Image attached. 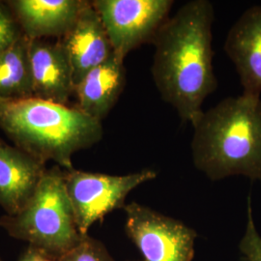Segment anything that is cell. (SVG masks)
I'll use <instances>...</instances> for the list:
<instances>
[{"instance_id": "ba28073f", "label": "cell", "mask_w": 261, "mask_h": 261, "mask_svg": "<svg viewBox=\"0 0 261 261\" xmlns=\"http://www.w3.org/2000/svg\"><path fill=\"white\" fill-rule=\"evenodd\" d=\"M59 41L69 57L75 86L114 55L102 19L91 1H86L74 27Z\"/></svg>"}, {"instance_id": "4fadbf2b", "label": "cell", "mask_w": 261, "mask_h": 261, "mask_svg": "<svg viewBox=\"0 0 261 261\" xmlns=\"http://www.w3.org/2000/svg\"><path fill=\"white\" fill-rule=\"evenodd\" d=\"M126 85L124 60L113 56L76 84L74 94L81 112L102 122L117 103Z\"/></svg>"}, {"instance_id": "e0dca14e", "label": "cell", "mask_w": 261, "mask_h": 261, "mask_svg": "<svg viewBox=\"0 0 261 261\" xmlns=\"http://www.w3.org/2000/svg\"><path fill=\"white\" fill-rule=\"evenodd\" d=\"M22 32L14 19L6 2H0V56L20 36Z\"/></svg>"}, {"instance_id": "2e32d148", "label": "cell", "mask_w": 261, "mask_h": 261, "mask_svg": "<svg viewBox=\"0 0 261 261\" xmlns=\"http://www.w3.org/2000/svg\"><path fill=\"white\" fill-rule=\"evenodd\" d=\"M247 213V227L240 243V250L247 260L261 261V236L257 232L253 222L251 196L248 197Z\"/></svg>"}, {"instance_id": "277c9868", "label": "cell", "mask_w": 261, "mask_h": 261, "mask_svg": "<svg viewBox=\"0 0 261 261\" xmlns=\"http://www.w3.org/2000/svg\"><path fill=\"white\" fill-rule=\"evenodd\" d=\"M0 227L55 260L72 250L84 234L75 224L64 170L58 166L47 169L25 207L18 214L1 217Z\"/></svg>"}, {"instance_id": "7c38bea8", "label": "cell", "mask_w": 261, "mask_h": 261, "mask_svg": "<svg viewBox=\"0 0 261 261\" xmlns=\"http://www.w3.org/2000/svg\"><path fill=\"white\" fill-rule=\"evenodd\" d=\"M224 51L240 77L243 94L261 95V6H252L229 29Z\"/></svg>"}, {"instance_id": "7a4b0ae2", "label": "cell", "mask_w": 261, "mask_h": 261, "mask_svg": "<svg viewBox=\"0 0 261 261\" xmlns=\"http://www.w3.org/2000/svg\"><path fill=\"white\" fill-rule=\"evenodd\" d=\"M194 166L212 181L243 175L261 180V98L227 97L193 125Z\"/></svg>"}, {"instance_id": "9a60e30c", "label": "cell", "mask_w": 261, "mask_h": 261, "mask_svg": "<svg viewBox=\"0 0 261 261\" xmlns=\"http://www.w3.org/2000/svg\"><path fill=\"white\" fill-rule=\"evenodd\" d=\"M56 261H115L103 243L85 234L72 250Z\"/></svg>"}, {"instance_id": "5b68a950", "label": "cell", "mask_w": 261, "mask_h": 261, "mask_svg": "<svg viewBox=\"0 0 261 261\" xmlns=\"http://www.w3.org/2000/svg\"><path fill=\"white\" fill-rule=\"evenodd\" d=\"M156 177L157 172L148 168L126 175L65 169L66 191L79 231L87 234L96 222L124 208L126 197L133 190Z\"/></svg>"}, {"instance_id": "52a82bcc", "label": "cell", "mask_w": 261, "mask_h": 261, "mask_svg": "<svg viewBox=\"0 0 261 261\" xmlns=\"http://www.w3.org/2000/svg\"><path fill=\"white\" fill-rule=\"evenodd\" d=\"M126 233L144 261H192L196 231L182 222L130 202L124 206Z\"/></svg>"}, {"instance_id": "ac0fdd59", "label": "cell", "mask_w": 261, "mask_h": 261, "mask_svg": "<svg viewBox=\"0 0 261 261\" xmlns=\"http://www.w3.org/2000/svg\"><path fill=\"white\" fill-rule=\"evenodd\" d=\"M18 261H56L32 246H28Z\"/></svg>"}, {"instance_id": "5bb4252c", "label": "cell", "mask_w": 261, "mask_h": 261, "mask_svg": "<svg viewBox=\"0 0 261 261\" xmlns=\"http://www.w3.org/2000/svg\"><path fill=\"white\" fill-rule=\"evenodd\" d=\"M29 39L20 37L0 56V101H17L34 97Z\"/></svg>"}, {"instance_id": "3957f363", "label": "cell", "mask_w": 261, "mask_h": 261, "mask_svg": "<svg viewBox=\"0 0 261 261\" xmlns=\"http://www.w3.org/2000/svg\"><path fill=\"white\" fill-rule=\"evenodd\" d=\"M0 129L17 147L47 164L73 169L76 152L103 139L102 122L75 107L39 98L0 101Z\"/></svg>"}, {"instance_id": "9c48e42d", "label": "cell", "mask_w": 261, "mask_h": 261, "mask_svg": "<svg viewBox=\"0 0 261 261\" xmlns=\"http://www.w3.org/2000/svg\"><path fill=\"white\" fill-rule=\"evenodd\" d=\"M34 97L67 105L74 94L73 71L65 48L59 40L55 42L29 39Z\"/></svg>"}, {"instance_id": "30bf717a", "label": "cell", "mask_w": 261, "mask_h": 261, "mask_svg": "<svg viewBox=\"0 0 261 261\" xmlns=\"http://www.w3.org/2000/svg\"><path fill=\"white\" fill-rule=\"evenodd\" d=\"M85 0H10L6 4L30 40H60L72 29Z\"/></svg>"}, {"instance_id": "ffe728a7", "label": "cell", "mask_w": 261, "mask_h": 261, "mask_svg": "<svg viewBox=\"0 0 261 261\" xmlns=\"http://www.w3.org/2000/svg\"><path fill=\"white\" fill-rule=\"evenodd\" d=\"M0 2H1V1H0Z\"/></svg>"}, {"instance_id": "6da1fadb", "label": "cell", "mask_w": 261, "mask_h": 261, "mask_svg": "<svg viewBox=\"0 0 261 261\" xmlns=\"http://www.w3.org/2000/svg\"><path fill=\"white\" fill-rule=\"evenodd\" d=\"M214 6L209 0L182 5L160 28L152 77L162 99L192 126L203 113L206 98L218 87L213 68Z\"/></svg>"}, {"instance_id": "8fae6325", "label": "cell", "mask_w": 261, "mask_h": 261, "mask_svg": "<svg viewBox=\"0 0 261 261\" xmlns=\"http://www.w3.org/2000/svg\"><path fill=\"white\" fill-rule=\"evenodd\" d=\"M47 164L0 138V207L16 215L28 204L47 171Z\"/></svg>"}, {"instance_id": "d6986e66", "label": "cell", "mask_w": 261, "mask_h": 261, "mask_svg": "<svg viewBox=\"0 0 261 261\" xmlns=\"http://www.w3.org/2000/svg\"><path fill=\"white\" fill-rule=\"evenodd\" d=\"M0 261H2V260H1V258H0Z\"/></svg>"}, {"instance_id": "8992f818", "label": "cell", "mask_w": 261, "mask_h": 261, "mask_svg": "<svg viewBox=\"0 0 261 261\" xmlns=\"http://www.w3.org/2000/svg\"><path fill=\"white\" fill-rule=\"evenodd\" d=\"M114 55L125 60L132 50L152 43L169 18L172 0H94Z\"/></svg>"}]
</instances>
